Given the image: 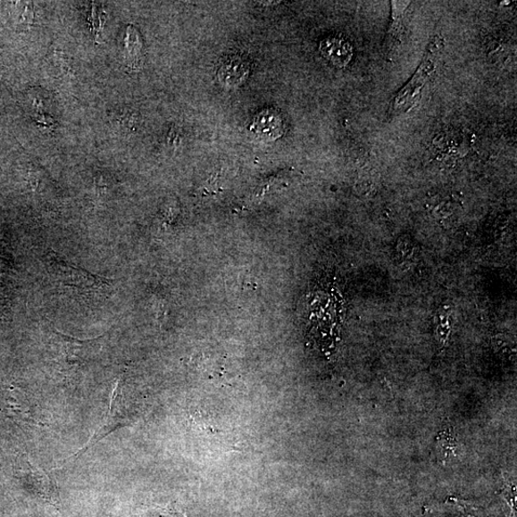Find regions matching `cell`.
Wrapping results in <instances>:
<instances>
[{"mask_svg": "<svg viewBox=\"0 0 517 517\" xmlns=\"http://www.w3.org/2000/svg\"><path fill=\"white\" fill-rule=\"evenodd\" d=\"M437 457L439 458L443 463L452 460V458L456 456V442L454 435L449 434L447 431H444L440 434L438 438V444L436 446Z\"/></svg>", "mask_w": 517, "mask_h": 517, "instance_id": "cell-12", "label": "cell"}, {"mask_svg": "<svg viewBox=\"0 0 517 517\" xmlns=\"http://www.w3.org/2000/svg\"><path fill=\"white\" fill-rule=\"evenodd\" d=\"M249 64L241 56L231 55L223 60L219 71L220 83L228 88H236L243 85L249 74Z\"/></svg>", "mask_w": 517, "mask_h": 517, "instance_id": "cell-7", "label": "cell"}, {"mask_svg": "<svg viewBox=\"0 0 517 517\" xmlns=\"http://www.w3.org/2000/svg\"><path fill=\"white\" fill-rule=\"evenodd\" d=\"M444 47V38L439 35L434 36L415 75L394 98L392 104L394 114H402L414 108L424 87L438 68Z\"/></svg>", "mask_w": 517, "mask_h": 517, "instance_id": "cell-3", "label": "cell"}, {"mask_svg": "<svg viewBox=\"0 0 517 517\" xmlns=\"http://www.w3.org/2000/svg\"><path fill=\"white\" fill-rule=\"evenodd\" d=\"M104 336L90 339H79L61 333L51 327L49 350L51 361L58 372L73 377L81 374L91 364L96 363L103 349Z\"/></svg>", "mask_w": 517, "mask_h": 517, "instance_id": "cell-2", "label": "cell"}, {"mask_svg": "<svg viewBox=\"0 0 517 517\" xmlns=\"http://www.w3.org/2000/svg\"><path fill=\"white\" fill-rule=\"evenodd\" d=\"M122 379L123 377L121 376L116 381L108 413L105 415L99 430L91 437L90 440L82 449H79L77 454L64 461L62 467H64L65 463H69L72 458H77L79 455H82L87 452L88 448L104 438L105 436H108L118 429L128 426L129 421V405L126 404L124 395L122 393Z\"/></svg>", "mask_w": 517, "mask_h": 517, "instance_id": "cell-5", "label": "cell"}, {"mask_svg": "<svg viewBox=\"0 0 517 517\" xmlns=\"http://www.w3.org/2000/svg\"><path fill=\"white\" fill-rule=\"evenodd\" d=\"M250 129L263 140L274 141L283 136L284 121L279 113L273 109H268L256 116Z\"/></svg>", "mask_w": 517, "mask_h": 517, "instance_id": "cell-9", "label": "cell"}, {"mask_svg": "<svg viewBox=\"0 0 517 517\" xmlns=\"http://www.w3.org/2000/svg\"><path fill=\"white\" fill-rule=\"evenodd\" d=\"M324 58L338 69L347 66L352 61L354 49L348 39L341 36H330L321 44Z\"/></svg>", "mask_w": 517, "mask_h": 517, "instance_id": "cell-8", "label": "cell"}, {"mask_svg": "<svg viewBox=\"0 0 517 517\" xmlns=\"http://www.w3.org/2000/svg\"><path fill=\"white\" fill-rule=\"evenodd\" d=\"M44 263L53 283L79 299L87 302L105 301L114 293L116 280L77 267L54 250H50L44 257Z\"/></svg>", "mask_w": 517, "mask_h": 517, "instance_id": "cell-1", "label": "cell"}, {"mask_svg": "<svg viewBox=\"0 0 517 517\" xmlns=\"http://www.w3.org/2000/svg\"><path fill=\"white\" fill-rule=\"evenodd\" d=\"M411 3L392 2V23L388 32V46L390 52L395 51L401 43L404 11Z\"/></svg>", "mask_w": 517, "mask_h": 517, "instance_id": "cell-10", "label": "cell"}, {"mask_svg": "<svg viewBox=\"0 0 517 517\" xmlns=\"http://www.w3.org/2000/svg\"><path fill=\"white\" fill-rule=\"evenodd\" d=\"M143 45L138 32L129 26L126 37V56L135 69L142 63Z\"/></svg>", "mask_w": 517, "mask_h": 517, "instance_id": "cell-11", "label": "cell"}, {"mask_svg": "<svg viewBox=\"0 0 517 517\" xmlns=\"http://www.w3.org/2000/svg\"><path fill=\"white\" fill-rule=\"evenodd\" d=\"M14 473L17 479L44 501L57 510L61 509V496L57 482L44 470L38 467L28 454L18 455Z\"/></svg>", "mask_w": 517, "mask_h": 517, "instance_id": "cell-4", "label": "cell"}, {"mask_svg": "<svg viewBox=\"0 0 517 517\" xmlns=\"http://www.w3.org/2000/svg\"><path fill=\"white\" fill-rule=\"evenodd\" d=\"M171 517H188L187 513L180 511L171 512Z\"/></svg>", "mask_w": 517, "mask_h": 517, "instance_id": "cell-13", "label": "cell"}, {"mask_svg": "<svg viewBox=\"0 0 517 517\" xmlns=\"http://www.w3.org/2000/svg\"><path fill=\"white\" fill-rule=\"evenodd\" d=\"M0 410L10 419L24 424H37L34 404L28 394L15 388L0 390Z\"/></svg>", "mask_w": 517, "mask_h": 517, "instance_id": "cell-6", "label": "cell"}]
</instances>
